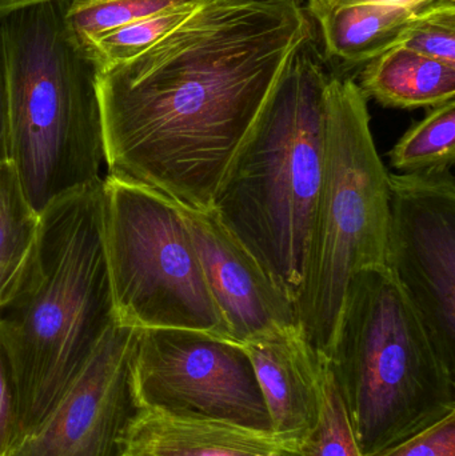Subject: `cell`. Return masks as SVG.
Here are the masks:
<instances>
[{"instance_id": "obj_1", "label": "cell", "mask_w": 455, "mask_h": 456, "mask_svg": "<svg viewBox=\"0 0 455 456\" xmlns=\"http://www.w3.org/2000/svg\"><path fill=\"white\" fill-rule=\"evenodd\" d=\"M310 28L301 0H202L154 45L98 69L109 176L210 210Z\"/></svg>"}, {"instance_id": "obj_2", "label": "cell", "mask_w": 455, "mask_h": 456, "mask_svg": "<svg viewBox=\"0 0 455 456\" xmlns=\"http://www.w3.org/2000/svg\"><path fill=\"white\" fill-rule=\"evenodd\" d=\"M103 183L45 208L26 259L0 292V345L16 390L15 442L39 428L118 323Z\"/></svg>"}, {"instance_id": "obj_3", "label": "cell", "mask_w": 455, "mask_h": 456, "mask_svg": "<svg viewBox=\"0 0 455 456\" xmlns=\"http://www.w3.org/2000/svg\"><path fill=\"white\" fill-rule=\"evenodd\" d=\"M329 77L310 28L288 53L211 208L294 305L322 181Z\"/></svg>"}, {"instance_id": "obj_4", "label": "cell", "mask_w": 455, "mask_h": 456, "mask_svg": "<svg viewBox=\"0 0 455 456\" xmlns=\"http://www.w3.org/2000/svg\"><path fill=\"white\" fill-rule=\"evenodd\" d=\"M10 160L31 208L110 175L95 61L64 21V0L0 16Z\"/></svg>"}, {"instance_id": "obj_5", "label": "cell", "mask_w": 455, "mask_h": 456, "mask_svg": "<svg viewBox=\"0 0 455 456\" xmlns=\"http://www.w3.org/2000/svg\"><path fill=\"white\" fill-rule=\"evenodd\" d=\"M328 364L362 456L455 412V374L386 265L350 281Z\"/></svg>"}, {"instance_id": "obj_6", "label": "cell", "mask_w": 455, "mask_h": 456, "mask_svg": "<svg viewBox=\"0 0 455 456\" xmlns=\"http://www.w3.org/2000/svg\"><path fill=\"white\" fill-rule=\"evenodd\" d=\"M389 216V174L374 143L368 98L353 77L330 72L322 181L296 300L299 330L326 359L353 276L386 265Z\"/></svg>"}, {"instance_id": "obj_7", "label": "cell", "mask_w": 455, "mask_h": 456, "mask_svg": "<svg viewBox=\"0 0 455 456\" xmlns=\"http://www.w3.org/2000/svg\"><path fill=\"white\" fill-rule=\"evenodd\" d=\"M103 208L118 323L189 330L230 340L175 203L146 187L107 176Z\"/></svg>"}, {"instance_id": "obj_8", "label": "cell", "mask_w": 455, "mask_h": 456, "mask_svg": "<svg viewBox=\"0 0 455 456\" xmlns=\"http://www.w3.org/2000/svg\"><path fill=\"white\" fill-rule=\"evenodd\" d=\"M131 378L138 409L272 433L253 363L232 340L189 330L136 329Z\"/></svg>"}, {"instance_id": "obj_9", "label": "cell", "mask_w": 455, "mask_h": 456, "mask_svg": "<svg viewBox=\"0 0 455 456\" xmlns=\"http://www.w3.org/2000/svg\"><path fill=\"white\" fill-rule=\"evenodd\" d=\"M389 192L386 265L455 374L453 174H389Z\"/></svg>"}, {"instance_id": "obj_10", "label": "cell", "mask_w": 455, "mask_h": 456, "mask_svg": "<svg viewBox=\"0 0 455 456\" xmlns=\"http://www.w3.org/2000/svg\"><path fill=\"white\" fill-rule=\"evenodd\" d=\"M135 334L115 323L39 428L4 456H118L138 411L131 378Z\"/></svg>"}, {"instance_id": "obj_11", "label": "cell", "mask_w": 455, "mask_h": 456, "mask_svg": "<svg viewBox=\"0 0 455 456\" xmlns=\"http://www.w3.org/2000/svg\"><path fill=\"white\" fill-rule=\"evenodd\" d=\"M176 208L232 342L243 346L298 327L293 300L270 279L213 208Z\"/></svg>"}, {"instance_id": "obj_12", "label": "cell", "mask_w": 455, "mask_h": 456, "mask_svg": "<svg viewBox=\"0 0 455 456\" xmlns=\"http://www.w3.org/2000/svg\"><path fill=\"white\" fill-rule=\"evenodd\" d=\"M253 363L272 434L297 450L317 426L328 377V359L299 327L242 346Z\"/></svg>"}, {"instance_id": "obj_13", "label": "cell", "mask_w": 455, "mask_h": 456, "mask_svg": "<svg viewBox=\"0 0 455 456\" xmlns=\"http://www.w3.org/2000/svg\"><path fill=\"white\" fill-rule=\"evenodd\" d=\"M118 456H297L272 433L160 410L138 409Z\"/></svg>"}, {"instance_id": "obj_14", "label": "cell", "mask_w": 455, "mask_h": 456, "mask_svg": "<svg viewBox=\"0 0 455 456\" xmlns=\"http://www.w3.org/2000/svg\"><path fill=\"white\" fill-rule=\"evenodd\" d=\"M360 87L384 106L437 107L454 99L455 64L395 45L366 67Z\"/></svg>"}, {"instance_id": "obj_15", "label": "cell", "mask_w": 455, "mask_h": 456, "mask_svg": "<svg viewBox=\"0 0 455 456\" xmlns=\"http://www.w3.org/2000/svg\"><path fill=\"white\" fill-rule=\"evenodd\" d=\"M418 10L397 5L355 4L317 16L326 53L347 63L374 61L400 45Z\"/></svg>"}, {"instance_id": "obj_16", "label": "cell", "mask_w": 455, "mask_h": 456, "mask_svg": "<svg viewBox=\"0 0 455 456\" xmlns=\"http://www.w3.org/2000/svg\"><path fill=\"white\" fill-rule=\"evenodd\" d=\"M455 160V102L435 107L390 151V163L402 174L451 170Z\"/></svg>"}, {"instance_id": "obj_17", "label": "cell", "mask_w": 455, "mask_h": 456, "mask_svg": "<svg viewBox=\"0 0 455 456\" xmlns=\"http://www.w3.org/2000/svg\"><path fill=\"white\" fill-rule=\"evenodd\" d=\"M11 160L0 163V292L18 273L39 227Z\"/></svg>"}, {"instance_id": "obj_18", "label": "cell", "mask_w": 455, "mask_h": 456, "mask_svg": "<svg viewBox=\"0 0 455 456\" xmlns=\"http://www.w3.org/2000/svg\"><path fill=\"white\" fill-rule=\"evenodd\" d=\"M200 0H64V21L80 45L131 21Z\"/></svg>"}, {"instance_id": "obj_19", "label": "cell", "mask_w": 455, "mask_h": 456, "mask_svg": "<svg viewBox=\"0 0 455 456\" xmlns=\"http://www.w3.org/2000/svg\"><path fill=\"white\" fill-rule=\"evenodd\" d=\"M198 3L170 8L155 15L131 21L119 28L96 35L83 43L82 47L95 61L96 69L114 66L134 58L154 45L163 35L181 23Z\"/></svg>"}, {"instance_id": "obj_20", "label": "cell", "mask_w": 455, "mask_h": 456, "mask_svg": "<svg viewBox=\"0 0 455 456\" xmlns=\"http://www.w3.org/2000/svg\"><path fill=\"white\" fill-rule=\"evenodd\" d=\"M297 456H362L330 370L326 377L320 419L297 447Z\"/></svg>"}, {"instance_id": "obj_21", "label": "cell", "mask_w": 455, "mask_h": 456, "mask_svg": "<svg viewBox=\"0 0 455 456\" xmlns=\"http://www.w3.org/2000/svg\"><path fill=\"white\" fill-rule=\"evenodd\" d=\"M400 45L421 55L455 64L454 2H435L417 11Z\"/></svg>"}, {"instance_id": "obj_22", "label": "cell", "mask_w": 455, "mask_h": 456, "mask_svg": "<svg viewBox=\"0 0 455 456\" xmlns=\"http://www.w3.org/2000/svg\"><path fill=\"white\" fill-rule=\"evenodd\" d=\"M373 456H455V412Z\"/></svg>"}, {"instance_id": "obj_23", "label": "cell", "mask_w": 455, "mask_h": 456, "mask_svg": "<svg viewBox=\"0 0 455 456\" xmlns=\"http://www.w3.org/2000/svg\"><path fill=\"white\" fill-rule=\"evenodd\" d=\"M16 441V390L10 362L0 345V456Z\"/></svg>"}, {"instance_id": "obj_24", "label": "cell", "mask_w": 455, "mask_h": 456, "mask_svg": "<svg viewBox=\"0 0 455 456\" xmlns=\"http://www.w3.org/2000/svg\"><path fill=\"white\" fill-rule=\"evenodd\" d=\"M435 2H443V0H307V8H309L313 16L317 18V16L326 12V11H330L337 7H345V5L382 4L421 10V8ZM448 2H454V0H448Z\"/></svg>"}, {"instance_id": "obj_25", "label": "cell", "mask_w": 455, "mask_h": 456, "mask_svg": "<svg viewBox=\"0 0 455 456\" xmlns=\"http://www.w3.org/2000/svg\"><path fill=\"white\" fill-rule=\"evenodd\" d=\"M10 160V131H8V88L4 48L0 35V163Z\"/></svg>"}, {"instance_id": "obj_26", "label": "cell", "mask_w": 455, "mask_h": 456, "mask_svg": "<svg viewBox=\"0 0 455 456\" xmlns=\"http://www.w3.org/2000/svg\"><path fill=\"white\" fill-rule=\"evenodd\" d=\"M43 2H48V0H0V16L12 12V11L19 10V8Z\"/></svg>"}]
</instances>
